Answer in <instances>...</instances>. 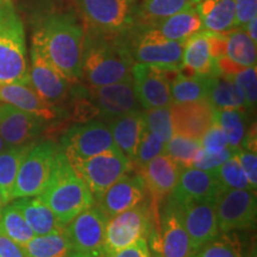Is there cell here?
I'll return each mask as SVG.
<instances>
[{
    "instance_id": "obj_1",
    "label": "cell",
    "mask_w": 257,
    "mask_h": 257,
    "mask_svg": "<svg viewBox=\"0 0 257 257\" xmlns=\"http://www.w3.org/2000/svg\"><path fill=\"white\" fill-rule=\"evenodd\" d=\"M85 28L73 12H59L44 17L31 43L70 83L81 81V56Z\"/></svg>"
},
{
    "instance_id": "obj_2",
    "label": "cell",
    "mask_w": 257,
    "mask_h": 257,
    "mask_svg": "<svg viewBox=\"0 0 257 257\" xmlns=\"http://www.w3.org/2000/svg\"><path fill=\"white\" fill-rule=\"evenodd\" d=\"M134 63L125 35L105 34L91 28L85 30L81 79L87 86L98 87L133 79Z\"/></svg>"
},
{
    "instance_id": "obj_3",
    "label": "cell",
    "mask_w": 257,
    "mask_h": 257,
    "mask_svg": "<svg viewBox=\"0 0 257 257\" xmlns=\"http://www.w3.org/2000/svg\"><path fill=\"white\" fill-rule=\"evenodd\" d=\"M38 197L64 226L94 205L92 192L70 166L62 148L49 182Z\"/></svg>"
},
{
    "instance_id": "obj_4",
    "label": "cell",
    "mask_w": 257,
    "mask_h": 257,
    "mask_svg": "<svg viewBox=\"0 0 257 257\" xmlns=\"http://www.w3.org/2000/svg\"><path fill=\"white\" fill-rule=\"evenodd\" d=\"M0 82L31 85L24 25L12 0L0 5Z\"/></svg>"
},
{
    "instance_id": "obj_5",
    "label": "cell",
    "mask_w": 257,
    "mask_h": 257,
    "mask_svg": "<svg viewBox=\"0 0 257 257\" xmlns=\"http://www.w3.org/2000/svg\"><path fill=\"white\" fill-rule=\"evenodd\" d=\"M135 63H146L165 69H179L184 42L170 41L149 23H138L125 35Z\"/></svg>"
},
{
    "instance_id": "obj_6",
    "label": "cell",
    "mask_w": 257,
    "mask_h": 257,
    "mask_svg": "<svg viewBox=\"0 0 257 257\" xmlns=\"http://www.w3.org/2000/svg\"><path fill=\"white\" fill-rule=\"evenodd\" d=\"M88 28L110 35H126L140 23L137 0H76Z\"/></svg>"
},
{
    "instance_id": "obj_7",
    "label": "cell",
    "mask_w": 257,
    "mask_h": 257,
    "mask_svg": "<svg viewBox=\"0 0 257 257\" xmlns=\"http://www.w3.org/2000/svg\"><path fill=\"white\" fill-rule=\"evenodd\" d=\"M61 146L46 141L34 143L19 167L14 189V200L18 198L37 197L49 182L55 169Z\"/></svg>"
},
{
    "instance_id": "obj_8",
    "label": "cell",
    "mask_w": 257,
    "mask_h": 257,
    "mask_svg": "<svg viewBox=\"0 0 257 257\" xmlns=\"http://www.w3.org/2000/svg\"><path fill=\"white\" fill-rule=\"evenodd\" d=\"M157 212L159 208L153 206L152 202L148 206L143 201L138 206L110 218L105 227V256H111L138 239L147 238L154 220L159 218Z\"/></svg>"
},
{
    "instance_id": "obj_9",
    "label": "cell",
    "mask_w": 257,
    "mask_h": 257,
    "mask_svg": "<svg viewBox=\"0 0 257 257\" xmlns=\"http://www.w3.org/2000/svg\"><path fill=\"white\" fill-rule=\"evenodd\" d=\"M70 166L88 186L94 201L117 180L134 170L131 161L117 147Z\"/></svg>"
},
{
    "instance_id": "obj_10",
    "label": "cell",
    "mask_w": 257,
    "mask_h": 257,
    "mask_svg": "<svg viewBox=\"0 0 257 257\" xmlns=\"http://www.w3.org/2000/svg\"><path fill=\"white\" fill-rule=\"evenodd\" d=\"M70 165L85 161L115 148L107 124L102 120H89L70 126L61 142Z\"/></svg>"
},
{
    "instance_id": "obj_11",
    "label": "cell",
    "mask_w": 257,
    "mask_h": 257,
    "mask_svg": "<svg viewBox=\"0 0 257 257\" xmlns=\"http://www.w3.org/2000/svg\"><path fill=\"white\" fill-rule=\"evenodd\" d=\"M150 244L155 257H192L195 255L186 231L179 204L169 198L162 216L160 229L150 231Z\"/></svg>"
},
{
    "instance_id": "obj_12",
    "label": "cell",
    "mask_w": 257,
    "mask_h": 257,
    "mask_svg": "<svg viewBox=\"0 0 257 257\" xmlns=\"http://www.w3.org/2000/svg\"><path fill=\"white\" fill-rule=\"evenodd\" d=\"M107 217L95 205L81 212L66 225L73 257H106L104 251Z\"/></svg>"
},
{
    "instance_id": "obj_13",
    "label": "cell",
    "mask_w": 257,
    "mask_h": 257,
    "mask_svg": "<svg viewBox=\"0 0 257 257\" xmlns=\"http://www.w3.org/2000/svg\"><path fill=\"white\" fill-rule=\"evenodd\" d=\"M216 214L219 232L255 227L256 191L221 187L216 198Z\"/></svg>"
},
{
    "instance_id": "obj_14",
    "label": "cell",
    "mask_w": 257,
    "mask_h": 257,
    "mask_svg": "<svg viewBox=\"0 0 257 257\" xmlns=\"http://www.w3.org/2000/svg\"><path fill=\"white\" fill-rule=\"evenodd\" d=\"M179 69H165L146 63H134V91L143 110L169 107L173 104L170 82Z\"/></svg>"
},
{
    "instance_id": "obj_15",
    "label": "cell",
    "mask_w": 257,
    "mask_h": 257,
    "mask_svg": "<svg viewBox=\"0 0 257 257\" xmlns=\"http://www.w3.org/2000/svg\"><path fill=\"white\" fill-rule=\"evenodd\" d=\"M96 118L108 121L130 112L142 110L134 91L133 79L98 87H85Z\"/></svg>"
},
{
    "instance_id": "obj_16",
    "label": "cell",
    "mask_w": 257,
    "mask_h": 257,
    "mask_svg": "<svg viewBox=\"0 0 257 257\" xmlns=\"http://www.w3.org/2000/svg\"><path fill=\"white\" fill-rule=\"evenodd\" d=\"M29 76L32 88L51 105H60L69 94L70 82L51 64L43 53L31 43Z\"/></svg>"
},
{
    "instance_id": "obj_17",
    "label": "cell",
    "mask_w": 257,
    "mask_h": 257,
    "mask_svg": "<svg viewBox=\"0 0 257 257\" xmlns=\"http://www.w3.org/2000/svg\"><path fill=\"white\" fill-rule=\"evenodd\" d=\"M147 194L142 176L138 173L128 172L95 199L94 205L110 219L115 214L142 204L146 201Z\"/></svg>"
},
{
    "instance_id": "obj_18",
    "label": "cell",
    "mask_w": 257,
    "mask_h": 257,
    "mask_svg": "<svg viewBox=\"0 0 257 257\" xmlns=\"http://www.w3.org/2000/svg\"><path fill=\"white\" fill-rule=\"evenodd\" d=\"M173 135L200 141L206 131L216 123V108L208 99L169 106Z\"/></svg>"
},
{
    "instance_id": "obj_19",
    "label": "cell",
    "mask_w": 257,
    "mask_h": 257,
    "mask_svg": "<svg viewBox=\"0 0 257 257\" xmlns=\"http://www.w3.org/2000/svg\"><path fill=\"white\" fill-rule=\"evenodd\" d=\"M179 206L191 245L197 253L201 246L220 233L216 214V200H191Z\"/></svg>"
},
{
    "instance_id": "obj_20",
    "label": "cell",
    "mask_w": 257,
    "mask_h": 257,
    "mask_svg": "<svg viewBox=\"0 0 257 257\" xmlns=\"http://www.w3.org/2000/svg\"><path fill=\"white\" fill-rule=\"evenodd\" d=\"M43 118L16 108L9 104L0 105V137L6 147L31 143L46 126Z\"/></svg>"
},
{
    "instance_id": "obj_21",
    "label": "cell",
    "mask_w": 257,
    "mask_h": 257,
    "mask_svg": "<svg viewBox=\"0 0 257 257\" xmlns=\"http://www.w3.org/2000/svg\"><path fill=\"white\" fill-rule=\"evenodd\" d=\"M180 172L181 168L165 154L156 156L137 169L138 174L142 176L153 206L159 208L161 202L172 194L178 184Z\"/></svg>"
},
{
    "instance_id": "obj_22",
    "label": "cell",
    "mask_w": 257,
    "mask_h": 257,
    "mask_svg": "<svg viewBox=\"0 0 257 257\" xmlns=\"http://www.w3.org/2000/svg\"><path fill=\"white\" fill-rule=\"evenodd\" d=\"M179 72L184 75L212 76L219 74L212 46V32L201 31L185 42Z\"/></svg>"
},
{
    "instance_id": "obj_23",
    "label": "cell",
    "mask_w": 257,
    "mask_h": 257,
    "mask_svg": "<svg viewBox=\"0 0 257 257\" xmlns=\"http://www.w3.org/2000/svg\"><path fill=\"white\" fill-rule=\"evenodd\" d=\"M220 182L210 170L189 167L180 172L174 191L169 195L179 205L191 200H216Z\"/></svg>"
},
{
    "instance_id": "obj_24",
    "label": "cell",
    "mask_w": 257,
    "mask_h": 257,
    "mask_svg": "<svg viewBox=\"0 0 257 257\" xmlns=\"http://www.w3.org/2000/svg\"><path fill=\"white\" fill-rule=\"evenodd\" d=\"M0 101L15 106L19 110L29 112L44 120H53L64 113L59 106L51 105L27 83L0 82Z\"/></svg>"
},
{
    "instance_id": "obj_25",
    "label": "cell",
    "mask_w": 257,
    "mask_h": 257,
    "mask_svg": "<svg viewBox=\"0 0 257 257\" xmlns=\"http://www.w3.org/2000/svg\"><path fill=\"white\" fill-rule=\"evenodd\" d=\"M114 144L134 163L141 140L147 130L143 111H135L106 121Z\"/></svg>"
},
{
    "instance_id": "obj_26",
    "label": "cell",
    "mask_w": 257,
    "mask_h": 257,
    "mask_svg": "<svg viewBox=\"0 0 257 257\" xmlns=\"http://www.w3.org/2000/svg\"><path fill=\"white\" fill-rule=\"evenodd\" d=\"M11 202L21 211L36 236H44V234L64 231L66 226L60 223L53 211L38 195L18 198Z\"/></svg>"
},
{
    "instance_id": "obj_27",
    "label": "cell",
    "mask_w": 257,
    "mask_h": 257,
    "mask_svg": "<svg viewBox=\"0 0 257 257\" xmlns=\"http://www.w3.org/2000/svg\"><path fill=\"white\" fill-rule=\"evenodd\" d=\"M149 24L168 40L184 43L198 32L205 31L195 5L188 6L182 11Z\"/></svg>"
},
{
    "instance_id": "obj_28",
    "label": "cell",
    "mask_w": 257,
    "mask_h": 257,
    "mask_svg": "<svg viewBox=\"0 0 257 257\" xmlns=\"http://www.w3.org/2000/svg\"><path fill=\"white\" fill-rule=\"evenodd\" d=\"M194 5L205 31L226 34L234 29V0H198Z\"/></svg>"
},
{
    "instance_id": "obj_29",
    "label": "cell",
    "mask_w": 257,
    "mask_h": 257,
    "mask_svg": "<svg viewBox=\"0 0 257 257\" xmlns=\"http://www.w3.org/2000/svg\"><path fill=\"white\" fill-rule=\"evenodd\" d=\"M31 146L32 143L9 147L0 153V197L4 206L14 200V189L19 167Z\"/></svg>"
},
{
    "instance_id": "obj_30",
    "label": "cell",
    "mask_w": 257,
    "mask_h": 257,
    "mask_svg": "<svg viewBox=\"0 0 257 257\" xmlns=\"http://www.w3.org/2000/svg\"><path fill=\"white\" fill-rule=\"evenodd\" d=\"M211 76L184 75L178 73L170 82L173 104L204 100L208 98Z\"/></svg>"
},
{
    "instance_id": "obj_31",
    "label": "cell",
    "mask_w": 257,
    "mask_h": 257,
    "mask_svg": "<svg viewBox=\"0 0 257 257\" xmlns=\"http://www.w3.org/2000/svg\"><path fill=\"white\" fill-rule=\"evenodd\" d=\"M208 101L216 110H245L246 106L243 94L234 81L229 76L217 74L211 76L210 92H208Z\"/></svg>"
},
{
    "instance_id": "obj_32",
    "label": "cell",
    "mask_w": 257,
    "mask_h": 257,
    "mask_svg": "<svg viewBox=\"0 0 257 257\" xmlns=\"http://www.w3.org/2000/svg\"><path fill=\"white\" fill-rule=\"evenodd\" d=\"M225 35V57L242 67L256 66V43L243 28H236Z\"/></svg>"
},
{
    "instance_id": "obj_33",
    "label": "cell",
    "mask_w": 257,
    "mask_h": 257,
    "mask_svg": "<svg viewBox=\"0 0 257 257\" xmlns=\"http://www.w3.org/2000/svg\"><path fill=\"white\" fill-rule=\"evenodd\" d=\"M28 257H73L64 231L35 236L23 246Z\"/></svg>"
},
{
    "instance_id": "obj_34",
    "label": "cell",
    "mask_w": 257,
    "mask_h": 257,
    "mask_svg": "<svg viewBox=\"0 0 257 257\" xmlns=\"http://www.w3.org/2000/svg\"><path fill=\"white\" fill-rule=\"evenodd\" d=\"M216 121L223 128L227 146L237 149L242 146L248 133V114L245 110H216Z\"/></svg>"
},
{
    "instance_id": "obj_35",
    "label": "cell",
    "mask_w": 257,
    "mask_h": 257,
    "mask_svg": "<svg viewBox=\"0 0 257 257\" xmlns=\"http://www.w3.org/2000/svg\"><path fill=\"white\" fill-rule=\"evenodd\" d=\"M140 23H154L194 5V0H137Z\"/></svg>"
},
{
    "instance_id": "obj_36",
    "label": "cell",
    "mask_w": 257,
    "mask_h": 257,
    "mask_svg": "<svg viewBox=\"0 0 257 257\" xmlns=\"http://www.w3.org/2000/svg\"><path fill=\"white\" fill-rule=\"evenodd\" d=\"M0 225L10 238L15 240L21 246H24L36 236L31 227L29 226L23 214L14 204H8L2 208Z\"/></svg>"
},
{
    "instance_id": "obj_37",
    "label": "cell",
    "mask_w": 257,
    "mask_h": 257,
    "mask_svg": "<svg viewBox=\"0 0 257 257\" xmlns=\"http://www.w3.org/2000/svg\"><path fill=\"white\" fill-rule=\"evenodd\" d=\"M200 149V141L173 135L168 142L165 143L163 154L174 161L180 168L184 169L193 167L195 157Z\"/></svg>"
},
{
    "instance_id": "obj_38",
    "label": "cell",
    "mask_w": 257,
    "mask_h": 257,
    "mask_svg": "<svg viewBox=\"0 0 257 257\" xmlns=\"http://www.w3.org/2000/svg\"><path fill=\"white\" fill-rule=\"evenodd\" d=\"M192 257H243L242 246L236 234L221 232L205 244Z\"/></svg>"
},
{
    "instance_id": "obj_39",
    "label": "cell",
    "mask_w": 257,
    "mask_h": 257,
    "mask_svg": "<svg viewBox=\"0 0 257 257\" xmlns=\"http://www.w3.org/2000/svg\"><path fill=\"white\" fill-rule=\"evenodd\" d=\"M212 173L216 175L223 188L252 189L234 153L232 156L221 163L218 168L212 170ZM252 191H255V189H252Z\"/></svg>"
},
{
    "instance_id": "obj_40",
    "label": "cell",
    "mask_w": 257,
    "mask_h": 257,
    "mask_svg": "<svg viewBox=\"0 0 257 257\" xmlns=\"http://www.w3.org/2000/svg\"><path fill=\"white\" fill-rule=\"evenodd\" d=\"M147 128L167 143L173 136L172 120H170L169 107H157L143 110Z\"/></svg>"
},
{
    "instance_id": "obj_41",
    "label": "cell",
    "mask_w": 257,
    "mask_h": 257,
    "mask_svg": "<svg viewBox=\"0 0 257 257\" xmlns=\"http://www.w3.org/2000/svg\"><path fill=\"white\" fill-rule=\"evenodd\" d=\"M239 88L245 101L246 110H253L257 101V70L256 66L244 67L243 69L229 76Z\"/></svg>"
},
{
    "instance_id": "obj_42",
    "label": "cell",
    "mask_w": 257,
    "mask_h": 257,
    "mask_svg": "<svg viewBox=\"0 0 257 257\" xmlns=\"http://www.w3.org/2000/svg\"><path fill=\"white\" fill-rule=\"evenodd\" d=\"M163 149H165V142H162L159 137L155 136L152 131H149L147 128L144 131L140 146H138L136 159H135L133 163L134 169L141 168V167L146 165L149 161H152L156 156L163 154Z\"/></svg>"
},
{
    "instance_id": "obj_43",
    "label": "cell",
    "mask_w": 257,
    "mask_h": 257,
    "mask_svg": "<svg viewBox=\"0 0 257 257\" xmlns=\"http://www.w3.org/2000/svg\"><path fill=\"white\" fill-rule=\"evenodd\" d=\"M234 149L231 147L225 148L224 150H221L219 153H206L204 150L200 149V152L195 157L194 163H193V167L198 169H202V170H214L218 168L221 163L225 162L229 157L233 155Z\"/></svg>"
},
{
    "instance_id": "obj_44",
    "label": "cell",
    "mask_w": 257,
    "mask_h": 257,
    "mask_svg": "<svg viewBox=\"0 0 257 257\" xmlns=\"http://www.w3.org/2000/svg\"><path fill=\"white\" fill-rule=\"evenodd\" d=\"M201 149L206 153H219L227 148V140L220 125L214 123L200 138Z\"/></svg>"
},
{
    "instance_id": "obj_45",
    "label": "cell",
    "mask_w": 257,
    "mask_h": 257,
    "mask_svg": "<svg viewBox=\"0 0 257 257\" xmlns=\"http://www.w3.org/2000/svg\"><path fill=\"white\" fill-rule=\"evenodd\" d=\"M234 155L239 161V165L242 167L244 174L248 179L250 186L252 189L257 187V155L256 152L251 150L242 149V148H237L234 149Z\"/></svg>"
},
{
    "instance_id": "obj_46",
    "label": "cell",
    "mask_w": 257,
    "mask_h": 257,
    "mask_svg": "<svg viewBox=\"0 0 257 257\" xmlns=\"http://www.w3.org/2000/svg\"><path fill=\"white\" fill-rule=\"evenodd\" d=\"M234 29L244 28L252 18L257 17V0H234Z\"/></svg>"
},
{
    "instance_id": "obj_47",
    "label": "cell",
    "mask_w": 257,
    "mask_h": 257,
    "mask_svg": "<svg viewBox=\"0 0 257 257\" xmlns=\"http://www.w3.org/2000/svg\"><path fill=\"white\" fill-rule=\"evenodd\" d=\"M0 257H28L23 246L12 240L0 225Z\"/></svg>"
},
{
    "instance_id": "obj_48",
    "label": "cell",
    "mask_w": 257,
    "mask_h": 257,
    "mask_svg": "<svg viewBox=\"0 0 257 257\" xmlns=\"http://www.w3.org/2000/svg\"><path fill=\"white\" fill-rule=\"evenodd\" d=\"M108 257H152V252L147 243V238H141L136 243L112 253Z\"/></svg>"
},
{
    "instance_id": "obj_49",
    "label": "cell",
    "mask_w": 257,
    "mask_h": 257,
    "mask_svg": "<svg viewBox=\"0 0 257 257\" xmlns=\"http://www.w3.org/2000/svg\"><path fill=\"white\" fill-rule=\"evenodd\" d=\"M243 29L246 31V34L249 35V37L256 43L257 42V17L252 18L251 21H249Z\"/></svg>"
},
{
    "instance_id": "obj_50",
    "label": "cell",
    "mask_w": 257,
    "mask_h": 257,
    "mask_svg": "<svg viewBox=\"0 0 257 257\" xmlns=\"http://www.w3.org/2000/svg\"><path fill=\"white\" fill-rule=\"evenodd\" d=\"M5 149H6V144H5L4 141H3V138L0 137V153H2L3 150H5Z\"/></svg>"
},
{
    "instance_id": "obj_51",
    "label": "cell",
    "mask_w": 257,
    "mask_h": 257,
    "mask_svg": "<svg viewBox=\"0 0 257 257\" xmlns=\"http://www.w3.org/2000/svg\"><path fill=\"white\" fill-rule=\"evenodd\" d=\"M4 207V205H3V201H2V197H0V211H2V208Z\"/></svg>"
},
{
    "instance_id": "obj_52",
    "label": "cell",
    "mask_w": 257,
    "mask_h": 257,
    "mask_svg": "<svg viewBox=\"0 0 257 257\" xmlns=\"http://www.w3.org/2000/svg\"><path fill=\"white\" fill-rule=\"evenodd\" d=\"M4 2H5V0H0V5H2Z\"/></svg>"
},
{
    "instance_id": "obj_53",
    "label": "cell",
    "mask_w": 257,
    "mask_h": 257,
    "mask_svg": "<svg viewBox=\"0 0 257 257\" xmlns=\"http://www.w3.org/2000/svg\"><path fill=\"white\" fill-rule=\"evenodd\" d=\"M253 257H256V253H253Z\"/></svg>"
},
{
    "instance_id": "obj_54",
    "label": "cell",
    "mask_w": 257,
    "mask_h": 257,
    "mask_svg": "<svg viewBox=\"0 0 257 257\" xmlns=\"http://www.w3.org/2000/svg\"><path fill=\"white\" fill-rule=\"evenodd\" d=\"M198 2V0H194V3H197Z\"/></svg>"
}]
</instances>
